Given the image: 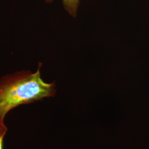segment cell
Returning <instances> with one entry per match:
<instances>
[{
    "label": "cell",
    "instance_id": "6da1fadb",
    "mask_svg": "<svg viewBox=\"0 0 149 149\" xmlns=\"http://www.w3.org/2000/svg\"><path fill=\"white\" fill-rule=\"evenodd\" d=\"M39 64L36 71L23 70L0 79V123L16 107L39 101L56 94L55 83L42 79Z\"/></svg>",
    "mask_w": 149,
    "mask_h": 149
},
{
    "label": "cell",
    "instance_id": "3957f363",
    "mask_svg": "<svg viewBox=\"0 0 149 149\" xmlns=\"http://www.w3.org/2000/svg\"><path fill=\"white\" fill-rule=\"evenodd\" d=\"M8 131V128L5 123H0V149H3L4 139Z\"/></svg>",
    "mask_w": 149,
    "mask_h": 149
},
{
    "label": "cell",
    "instance_id": "7a4b0ae2",
    "mask_svg": "<svg viewBox=\"0 0 149 149\" xmlns=\"http://www.w3.org/2000/svg\"><path fill=\"white\" fill-rule=\"evenodd\" d=\"M54 0H45L47 3H51ZM64 8L70 15L73 17L77 16L78 7L80 4V0H62Z\"/></svg>",
    "mask_w": 149,
    "mask_h": 149
}]
</instances>
